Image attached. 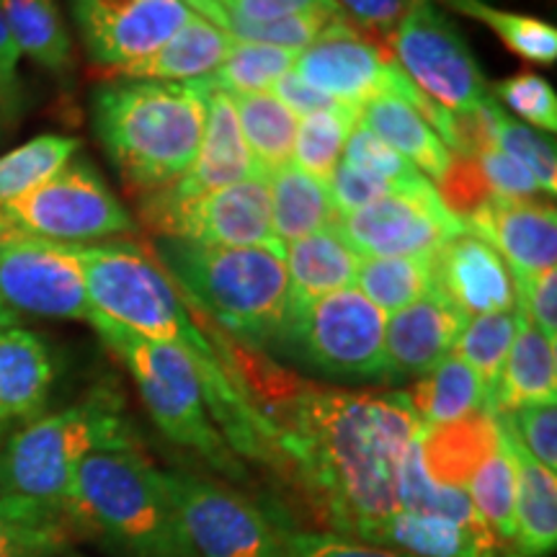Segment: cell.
Returning <instances> with one entry per match:
<instances>
[{
	"mask_svg": "<svg viewBox=\"0 0 557 557\" xmlns=\"http://www.w3.org/2000/svg\"><path fill=\"white\" fill-rule=\"evenodd\" d=\"M73 248L94 312L137 336L181 348L197 367L207 410L227 447L235 455L276 465L269 421L250 403L230 361L209 344L199 325H194L189 308L158 261L132 243Z\"/></svg>",
	"mask_w": 557,
	"mask_h": 557,
	"instance_id": "7a4b0ae2",
	"label": "cell"
},
{
	"mask_svg": "<svg viewBox=\"0 0 557 557\" xmlns=\"http://www.w3.org/2000/svg\"><path fill=\"white\" fill-rule=\"evenodd\" d=\"M139 218L158 238H181L201 246H261L276 240L271 227L269 173L197 197L171 189L139 194Z\"/></svg>",
	"mask_w": 557,
	"mask_h": 557,
	"instance_id": "30bf717a",
	"label": "cell"
},
{
	"mask_svg": "<svg viewBox=\"0 0 557 557\" xmlns=\"http://www.w3.org/2000/svg\"><path fill=\"white\" fill-rule=\"evenodd\" d=\"M429 3H434V0H429ZM442 3H447V0H442Z\"/></svg>",
	"mask_w": 557,
	"mask_h": 557,
	"instance_id": "6125c7cd",
	"label": "cell"
},
{
	"mask_svg": "<svg viewBox=\"0 0 557 557\" xmlns=\"http://www.w3.org/2000/svg\"><path fill=\"white\" fill-rule=\"evenodd\" d=\"M413 557H504L487 527H465L449 519L395 511L364 540Z\"/></svg>",
	"mask_w": 557,
	"mask_h": 557,
	"instance_id": "7402d4cb",
	"label": "cell"
},
{
	"mask_svg": "<svg viewBox=\"0 0 557 557\" xmlns=\"http://www.w3.org/2000/svg\"><path fill=\"white\" fill-rule=\"evenodd\" d=\"M271 189V227L282 246L308 238L318 230L333 227L336 207L325 181L299 171L297 165H284L269 173Z\"/></svg>",
	"mask_w": 557,
	"mask_h": 557,
	"instance_id": "f1b7e54d",
	"label": "cell"
},
{
	"mask_svg": "<svg viewBox=\"0 0 557 557\" xmlns=\"http://www.w3.org/2000/svg\"><path fill=\"white\" fill-rule=\"evenodd\" d=\"M88 323L127 367L156 426L173 444L197 451L218 472L243 478L238 455L227 447L209 416L205 389L191 359L181 348L137 336L99 312H90Z\"/></svg>",
	"mask_w": 557,
	"mask_h": 557,
	"instance_id": "52a82bcc",
	"label": "cell"
},
{
	"mask_svg": "<svg viewBox=\"0 0 557 557\" xmlns=\"http://www.w3.org/2000/svg\"><path fill=\"white\" fill-rule=\"evenodd\" d=\"M67 511L78 532L127 557H194L165 472L137 444L90 451L75 470Z\"/></svg>",
	"mask_w": 557,
	"mask_h": 557,
	"instance_id": "8992f818",
	"label": "cell"
},
{
	"mask_svg": "<svg viewBox=\"0 0 557 557\" xmlns=\"http://www.w3.org/2000/svg\"><path fill=\"white\" fill-rule=\"evenodd\" d=\"M96 65L127 70L148 60L197 13L181 0H67Z\"/></svg>",
	"mask_w": 557,
	"mask_h": 557,
	"instance_id": "2e32d148",
	"label": "cell"
},
{
	"mask_svg": "<svg viewBox=\"0 0 557 557\" xmlns=\"http://www.w3.org/2000/svg\"><path fill=\"white\" fill-rule=\"evenodd\" d=\"M233 37L214 26L212 21L191 16L173 37L165 41L156 54L122 70V78L129 81H165V83H189L201 81L225 62Z\"/></svg>",
	"mask_w": 557,
	"mask_h": 557,
	"instance_id": "484cf974",
	"label": "cell"
},
{
	"mask_svg": "<svg viewBox=\"0 0 557 557\" xmlns=\"http://www.w3.org/2000/svg\"><path fill=\"white\" fill-rule=\"evenodd\" d=\"M333 230L359 259L382 256H436L465 222L455 218L438 197L436 186L389 194L357 212L338 214Z\"/></svg>",
	"mask_w": 557,
	"mask_h": 557,
	"instance_id": "5bb4252c",
	"label": "cell"
},
{
	"mask_svg": "<svg viewBox=\"0 0 557 557\" xmlns=\"http://www.w3.org/2000/svg\"><path fill=\"white\" fill-rule=\"evenodd\" d=\"M16 323V312L13 310H9L5 308V305H0V331H5V329H11V325Z\"/></svg>",
	"mask_w": 557,
	"mask_h": 557,
	"instance_id": "9f6ffc18",
	"label": "cell"
},
{
	"mask_svg": "<svg viewBox=\"0 0 557 557\" xmlns=\"http://www.w3.org/2000/svg\"><path fill=\"white\" fill-rule=\"evenodd\" d=\"M436 287L465 318L517 308L513 276L483 238L465 230L436 253Z\"/></svg>",
	"mask_w": 557,
	"mask_h": 557,
	"instance_id": "d6986e66",
	"label": "cell"
},
{
	"mask_svg": "<svg viewBox=\"0 0 557 557\" xmlns=\"http://www.w3.org/2000/svg\"><path fill=\"white\" fill-rule=\"evenodd\" d=\"M5 227H9V225H5V220H3V214H0V233H3V230Z\"/></svg>",
	"mask_w": 557,
	"mask_h": 557,
	"instance_id": "680465c9",
	"label": "cell"
},
{
	"mask_svg": "<svg viewBox=\"0 0 557 557\" xmlns=\"http://www.w3.org/2000/svg\"><path fill=\"white\" fill-rule=\"evenodd\" d=\"M0 214L18 233L65 246H96L137 230V220L86 158H73L39 189L0 207Z\"/></svg>",
	"mask_w": 557,
	"mask_h": 557,
	"instance_id": "9c48e42d",
	"label": "cell"
},
{
	"mask_svg": "<svg viewBox=\"0 0 557 557\" xmlns=\"http://www.w3.org/2000/svg\"><path fill=\"white\" fill-rule=\"evenodd\" d=\"M45 557H83V555H78V553H73V549H67V547H62V549H54V553H50V555H45Z\"/></svg>",
	"mask_w": 557,
	"mask_h": 557,
	"instance_id": "6f0895ef",
	"label": "cell"
},
{
	"mask_svg": "<svg viewBox=\"0 0 557 557\" xmlns=\"http://www.w3.org/2000/svg\"><path fill=\"white\" fill-rule=\"evenodd\" d=\"M557 398V351L555 341L534 329L519 312V329L511 351L500 369L496 389L491 395V413H513V410L555 403Z\"/></svg>",
	"mask_w": 557,
	"mask_h": 557,
	"instance_id": "cb8c5ba5",
	"label": "cell"
},
{
	"mask_svg": "<svg viewBox=\"0 0 557 557\" xmlns=\"http://www.w3.org/2000/svg\"><path fill=\"white\" fill-rule=\"evenodd\" d=\"M418 0H336L338 11L351 21L372 45L389 54V39L400 21L408 16Z\"/></svg>",
	"mask_w": 557,
	"mask_h": 557,
	"instance_id": "7dc6e473",
	"label": "cell"
},
{
	"mask_svg": "<svg viewBox=\"0 0 557 557\" xmlns=\"http://www.w3.org/2000/svg\"><path fill=\"white\" fill-rule=\"evenodd\" d=\"M462 222L508 261L511 276H534L557 267V214L547 201L491 199Z\"/></svg>",
	"mask_w": 557,
	"mask_h": 557,
	"instance_id": "e0dca14e",
	"label": "cell"
},
{
	"mask_svg": "<svg viewBox=\"0 0 557 557\" xmlns=\"http://www.w3.org/2000/svg\"><path fill=\"white\" fill-rule=\"evenodd\" d=\"M498 444L496 413L475 410V413L418 431V455L423 470L438 485L468 491L472 475L491 457Z\"/></svg>",
	"mask_w": 557,
	"mask_h": 557,
	"instance_id": "44dd1931",
	"label": "cell"
},
{
	"mask_svg": "<svg viewBox=\"0 0 557 557\" xmlns=\"http://www.w3.org/2000/svg\"><path fill=\"white\" fill-rule=\"evenodd\" d=\"M256 408L271 426L278 468H289L333 532L364 542L398 511V472L421 431L403 389L263 385Z\"/></svg>",
	"mask_w": 557,
	"mask_h": 557,
	"instance_id": "6da1fadb",
	"label": "cell"
},
{
	"mask_svg": "<svg viewBox=\"0 0 557 557\" xmlns=\"http://www.w3.org/2000/svg\"><path fill=\"white\" fill-rule=\"evenodd\" d=\"M52 382L54 361L37 333L16 325L0 331V426L37 416Z\"/></svg>",
	"mask_w": 557,
	"mask_h": 557,
	"instance_id": "603a6c76",
	"label": "cell"
},
{
	"mask_svg": "<svg viewBox=\"0 0 557 557\" xmlns=\"http://www.w3.org/2000/svg\"><path fill=\"white\" fill-rule=\"evenodd\" d=\"M0 305L41 318L88 320L94 308L75 248L5 227L0 233Z\"/></svg>",
	"mask_w": 557,
	"mask_h": 557,
	"instance_id": "4fadbf2b",
	"label": "cell"
},
{
	"mask_svg": "<svg viewBox=\"0 0 557 557\" xmlns=\"http://www.w3.org/2000/svg\"><path fill=\"white\" fill-rule=\"evenodd\" d=\"M158 267L197 308L238 344L269 348L287 312V246H201L181 238L156 240Z\"/></svg>",
	"mask_w": 557,
	"mask_h": 557,
	"instance_id": "277c9868",
	"label": "cell"
},
{
	"mask_svg": "<svg viewBox=\"0 0 557 557\" xmlns=\"http://www.w3.org/2000/svg\"><path fill=\"white\" fill-rule=\"evenodd\" d=\"M207 122L205 83L120 78L90 94V124L129 191L176 184L197 158Z\"/></svg>",
	"mask_w": 557,
	"mask_h": 557,
	"instance_id": "3957f363",
	"label": "cell"
},
{
	"mask_svg": "<svg viewBox=\"0 0 557 557\" xmlns=\"http://www.w3.org/2000/svg\"><path fill=\"white\" fill-rule=\"evenodd\" d=\"M292 73L329 99L357 109L380 94L400 96L408 103L418 94L395 60L361 37L344 13L331 18L320 37L297 54Z\"/></svg>",
	"mask_w": 557,
	"mask_h": 557,
	"instance_id": "9a60e30c",
	"label": "cell"
},
{
	"mask_svg": "<svg viewBox=\"0 0 557 557\" xmlns=\"http://www.w3.org/2000/svg\"><path fill=\"white\" fill-rule=\"evenodd\" d=\"M297 54L299 52L284 50V47L235 39L225 62L209 75V83L225 90L227 96L263 94V90H271L282 75L292 73Z\"/></svg>",
	"mask_w": 557,
	"mask_h": 557,
	"instance_id": "ab89813d",
	"label": "cell"
},
{
	"mask_svg": "<svg viewBox=\"0 0 557 557\" xmlns=\"http://www.w3.org/2000/svg\"><path fill=\"white\" fill-rule=\"evenodd\" d=\"M508 434H511V429H508ZM511 447L513 462H517V508H513V513H517V540H513L511 557H549L557 547L555 472L542 468L513 434Z\"/></svg>",
	"mask_w": 557,
	"mask_h": 557,
	"instance_id": "4316f807",
	"label": "cell"
},
{
	"mask_svg": "<svg viewBox=\"0 0 557 557\" xmlns=\"http://www.w3.org/2000/svg\"><path fill=\"white\" fill-rule=\"evenodd\" d=\"M3 431H5V429H3V426H0V444H3Z\"/></svg>",
	"mask_w": 557,
	"mask_h": 557,
	"instance_id": "91938a15",
	"label": "cell"
},
{
	"mask_svg": "<svg viewBox=\"0 0 557 557\" xmlns=\"http://www.w3.org/2000/svg\"><path fill=\"white\" fill-rule=\"evenodd\" d=\"M220 3H227V0H220Z\"/></svg>",
	"mask_w": 557,
	"mask_h": 557,
	"instance_id": "be15d7a7",
	"label": "cell"
},
{
	"mask_svg": "<svg viewBox=\"0 0 557 557\" xmlns=\"http://www.w3.org/2000/svg\"><path fill=\"white\" fill-rule=\"evenodd\" d=\"M341 160L357 165L361 171L374 173V176L395 181V184H418V181H423V173L410 160L395 152L387 143H382L377 135H372L361 124H357L348 135Z\"/></svg>",
	"mask_w": 557,
	"mask_h": 557,
	"instance_id": "f6af8a7d",
	"label": "cell"
},
{
	"mask_svg": "<svg viewBox=\"0 0 557 557\" xmlns=\"http://www.w3.org/2000/svg\"><path fill=\"white\" fill-rule=\"evenodd\" d=\"M500 416V413H498ZM506 423L517 442L532 455L542 468L557 470V406L537 403L506 413Z\"/></svg>",
	"mask_w": 557,
	"mask_h": 557,
	"instance_id": "bcb514c9",
	"label": "cell"
},
{
	"mask_svg": "<svg viewBox=\"0 0 557 557\" xmlns=\"http://www.w3.org/2000/svg\"><path fill=\"white\" fill-rule=\"evenodd\" d=\"M357 124L359 109L341 101L302 116L297 122L295 150H292L295 163L292 165L329 184L333 171L341 163V156H344L346 139Z\"/></svg>",
	"mask_w": 557,
	"mask_h": 557,
	"instance_id": "e575fe53",
	"label": "cell"
},
{
	"mask_svg": "<svg viewBox=\"0 0 557 557\" xmlns=\"http://www.w3.org/2000/svg\"><path fill=\"white\" fill-rule=\"evenodd\" d=\"M75 529L65 521H50L0 504V557H45L67 547Z\"/></svg>",
	"mask_w": 557,
	"mask_h": 557,
	"instance_id": "60d3db41",
	"label": "cell"
},
{
	"mask_svg": "<svg viewBox=\"0 0 557 557\" xmlns=\"http://www.w3.org/2000/svg\"><path fill=\"white\" fill-rule=\"evenodd\" d=\"M496 103L524 120V124L542 132L557 129V96L555 88L537 73H517L513 78L500 81L496 86Z\"/></svg>",
	"mask_w": 557,
	"mask_h": 557,
	"instance_id": "7bdbcfd3",
	"label": "cell"
},
{
	"mask_svg": "<svg viewBox=\"0 0 557 557\" xmlns=\"http://www.w3.org/2000/svg\"><path fill=\"white\" fill-rule=\"evenodd\" d=\"M271 94H274L276 99L282 101L295 116H308V114H312V111L329 109V107H333V103H338V101L329 99V96L320 94V90L310 88L308 83L299 81L295 73L282 75V78L271 86Z\"/></svg>",
	"mask_w": 557,
	"mask_h": 557,
	"instance_id": "f5cc1de1",
	"label": "cell"
},
{
	"mask_svg": "<svg viewBox=\"0 0 557 557\" xmlns=\"http://www.w3.org/2000/svg\"><path fill=\"white\" fill-rule=\"evenodd\" d=\"M0 11L21 54L52 73H65L73 41L58 0H0Z\"/></svg>",
	"mask_w": 557,
	"mask_h": 557,
	"instance_id": "1f68e13d",
	"label": "cell"
},
{
	"mask_svg": "<svg viewBox=\"0 0 557 557\" xmlns=\"http://www.w3.org/2000/svg\"><path fill=\"white\" fill-rule=\"evenodd\" d=\"M398 508L408 513H421V517L449 519L465 527H485L475 506H472L468 491L438 485L426 475L421 455H418V434L410 442L398 472Z\"/></svg>",
	"mask_w": 557,
	"mask_h": 557,
	"instance_id": "74e56055",
	"label": "cell"
},
{
	"mask_svg": "<svg viewBox=\"0 0 557 557\" xmlns=\"http://www.w3.org/2000/svg\"><path fill=\"white\" fill-rule=\"evenodd\" d=\"M0 120H3V109H0Z\"/></svg>",
	"mask_w": 557,
	"mask_h": 557,
	"instance_id": "94428289",
	"label": "cell"
},
{
	"mask_svg": "<svg viewBox=\"0 0 557 557\" xmlns=\"http://www.w3.org/2000/svg\"><path fill=\"white\" fill-rule=\"evenodd\" d=\"M201 83H205L207 101L205 135H201L191 169L176 184H171V189L181 197L225 189V186L240 184L256 173H263L250 156L233 99L225 90L214 88L209 78H201Z\"/></svg>",
	"mask_w": 557,
	"mask_h": 557,
	"instance_id": "ffe728a7",
	"label": "cell"
},
{
	"mask_svg": "<svg viewBox=\"0 0 557 557\" xmlns=\"http://www.w3.org/2000/svg\"><path fill=\"white\" fill-rule=\"evenodd\" d=\"M421 429L444 426L459 418L487 410V393L483 380L472 369L449 354L429 374L418 377L410 389H403Z\"/></svg>",
	"mask_w": 557,
	"mask_h": 557,
	"instance_id": "f546056e",
	"label": "cell"
},
{
	"mask_svg": "<svg viewBox=\"0 0 557 557\" xmlns=\"http://www.w3.org/2000/svg\"><path fill=\"white\" fill-rule=\"evenodd\" d=\"M359 124L395 152L410 160L431 181H442L451 163V152L434 127L400 96L380 94L359 107Z\"/></svg>",
	"mask_w": 557,
	"mask_h": 557,
	"instance_id": "d4e9b609",
	"label": "cell"
},
{
	"mask_svg": "<svg viewBox=\"0 0 557 557\" xmlns=\"http://www.w3.org/2000/svg\"><path fill=\"white\" fill-rule=\"evenodd\" d=\"M181 3L189 5V11L197 13V16L212 21L222 32L227 29V11L220 0H181Z\"/></svg>",
	"mask_w": 557,
	"mask_h": 557,
	"instance_id": "11a10c76",
	"label": "cell"
},
{
	"mask_svg": "<svg viewBox=\"0 0 557 557\" xmlns=\"http://www.w3.org/2000/svg\"><path fill=\"white\" fill-rule=\"evenodd\" d=\"M227 13L233 16L267 24V21H278L289 16H305V13H341L336 0H227Z\"/></svg>",
	"mask_w": 557,
	"mask_h": 557,
	"instance_id": "816d5d0a",
	"label": "cell"
},
{
	"mask_svg": "<svg viewBox=\"0 0 557 557\" xmlns=\"http://www.w3.org/2000/svg\"><path fill=\"white\" fill-rule=\"evenodd\" d=\"M517 310L549 341L557 338V271L534 276H513Z\"/></svg>",
	"mask_w": 557,
	"mask_h": 557,
	"instance_id": "681fc988",
	"label": "cell"
},
{
	"mask_svg": "<svg viewBox=\"0 0 557 557\" xmlns=\"http://www.w3.org/2000/svg\"><path fill=\"white\" fill-rule=\"evenodd\" d=\"M431 181L423 178L418 184H395V181H387L382 176H374V173L361 171L357 165L341 160L329 178V189L333 207H336V214H348L357 212V209L372 205L382 197H389V194H403V191H416L429 186Z\"/></svg>",
	"mask_w": 557,
	"mask_h": 557,
	"instance_id": "ee69618b",
	"label": "cell"
},
{
	"mask_svg": "<svg viewBox=\"0 0 557 557\" xmlns=\"http://www.w3.org/2000/svg\"><path fill=\"white\" fill-rule=\"evenodd\" d=\"M472 158H475L480 176H483L493 199H534L545 194L532 171L524 169L517 158H511L504 150L491 148Z\"/></svg>",
	"mask_w": 557,
	"mask_h": 557,
	"instance_id": "c3c4849f",
	"label": "cell"
},
{
	"mask_svg": "<svg viewBox=\"0 0 557 557\" xmlns=\"http://www.w3.org/2000/svg\"><path fill=\"white\" fill-rule=\"evenodd\" d=\"M238 111V122L246 145L263 173H274L292 163L297 116L276 99L271 90L263 94L230 96Z\"/></svg>",
	"mask_w": 557,
	"mask_h": 557,
	"instance_id": "d6a6232c",
	"label": "cell"
},
{
	"mask_svg": "<svg viewBox=\"0 0 557 557\" xmlns=\"http://www.w3.org/2000/svg\"><path fill=\"white\" fill-rule=\"evenodd\" d=\"M18 47L0 11V109L11 114L18 103Z\"/></svg>",
	"mask_w": 557,
	"mask_h": 557,
	"instance_id": "db71d44e",
	"label": "cell"
},
{
	"mask_svg": "<svg viewBox=\"0 0 557 557\" xmlns=\"http://www.w3.org/2000/svg\"><path fill=\"white\" fill-rule=\"evenodd\" d=\"M447 9L480 21L513 54L534 65H555L557 60V29L547 21L529 13H513L491 5L487 0H447Z\"/></svg>",
	"mask_w": 557,
	"mask_h": 557,
	"instance_id": "d590c367",
	"label": "cell"
},
{
	"mask_svg": "<svg viewBox=\"0 0 557 557\" xmlns=\"http://www.w3.org/2000/svg\"><path fill=\"white\" fill-rule=\"evenodd\" d=\"M468 318L442 289L434 287L408 308L389 312L385 323V354L389 380H418L444 361L457 344Z\"/></svg>",
	"mask_w": 557,
	"mask_h": 557,
	"instance_id": "ac0fdd59",
	"label": "cell"
},
{
	"mask_svg": "<svg viewBox=\"0 0 557 557\" xmlns=\"http://www.w3.org/2000/svg\"><path fill=\"white\" fill-rule=\"evenodd\" d=\"M359 256L346 246L333 227L318 230L287 246V305H302L333 292L354 287Z\"/></svg>",
	"mask_w": 557,
	"mask_h": 557,
	"instance_id": "83f0119b",
	"label": "cell"
},
{
	"mask_svg": "<svg viewBox=\"0 0 557 557\" xmlns=\"http://www.w3.org/2000/svg\"><path fill=\"white\" fill-rule=\"evenodd\" d=\"M389 58L403 75L447 111H472L487 99L485 78L455 21L418 0L389 39Z\"/></svg>",
	"mask_w": 557,
	"mask_h": 557,
	"instance_id": "8fae6325",
	"label": "cell"
},
{
	"mask_svg": "<svg viewBox=\"0 0 557 557\" xmlns=\"http://www.w3.org/2000/svg\"><path fill=\"white\" fill-rule=\"evenodd\" d=\"M496 145L498 150L508 152L511 158H517L524 169L532 171V176L537 178L542 191L555 197L557 189V156H555V143L542 132L532 129L524 122L511 120L504 109L496 111Z\"/></svg>",
	"mask_w": 557,
	"mask_h": 557,
	"instance_id": "b9f144b4",
	"label": "cell"
},
{
	"mask_svg": "<svg viewBox=\"0 0 557 557\" xmlns=\"http://www.w3.org/2000/svg\"><path fill=\"white\" fill-rule=\"evenodd\" d=\"M498 444L491 457L480 465L468 485V496L475 506L478 517L491 529L493 540L504 549V557H511L513 540H517V462H513L511 434L506 421L496 413Z\"/></svg>",
	"mask_w": 557,
	"mask_h": 557,
	"instance_id": "4dcf8cb0",
	"label": "cell"
},
{
	"mask_svg": "<svg viewBox=\"0 0 557 557\" xmlns=\"http://www.w3.org/2000/svg\"><path fill=\"white\" fill-rule=\"evenodd\" d=\"M129 444L137 442L122 398L94 389L75 406L32 421L0 447V504L73 524L67 498L78 465L90 451Z\"/></svg>",
	"mask_w": 557,
	"mask_h": 557,
	"instance_id": "5b68a950",
	"label": "cell"
},
{
	"mask_svg": "<svg viewBox=\"0 0 557 557\" xmlns=\"http://www.w3.org/2000/svg\"><path fill=\"white\" fill-rule=\"evenodd\" d=\"M194 557H287L284 534L253 500L214 480L165 472Z\"/></svg>",
	"mask_w": 557,
	"mask_h": 557,
	"instance_id": "7c38bea8",
	"label": "cell"
},
{
	"mask_svg": "<svg viewBox=\"0 0 557 557\" xmlns=\"http://www.w3.org/2000/svg\"><path fill=\"white\" fill-rule=\"evenodd\" d=\"M78 150L81 143L75 137L39 135L0 156V207L47 184L54 173L65 169Z\"/></svg>",
	"mask_w": 557,
	"mask_h": 557,
	"instance_id": "8d00e7d4",
	"label": "cell"
},
{
	"mask_svg": "<svg viewBox=\"0 0 557 557\" xmlns=\"http://www.w3.org/2000/svg\"><path fill=\"white\" fill-rule=\"evenodd\" d=\"M519 329V310L491 312V315L468 318L462 333L457 336V344L451 348L457 359H462L472 372L483 380L487 393V410H491V395L496 389L500 369L511 351L513 338Z\"/></svg>",
	"mask_w": 557,
	"mask_h": 557,
	"instance_id": "f35d334b",
	"label": "cell"
},
{
	"mask_svg": "<svg viewBox=\"0 0 557 557\" xmlns=\"http://www.w3.org/2000/svg\"><path fill=\"white\" fill-rule=\"evenodd\" d=\"M385 323V312L357 287H348L312 302L287 305L282 329L269 348L323 377L393 385Z\"/></svg>",
	"mask_w": 557,
	"mask_h": 557,
	"instance_id": "ba28073f",
	"label": "cell"
},
{
	"mask_svg": "<svg viewBox=\"0 0 557 557\" xmlns=\"http://www.w3.org/2000/svg\"><path fill=\"white\" fill-rule=\"evenodd\" d=\"M436 256H382L361 259L357 289L385 315L408 308L410 302L436 287Z\"/></svg>",
	"mask_w": 557,
	"mask_h": 557,
	"instance_id": "836d02e7",
	"label": "cell"
},
{
	"mask_svg": "<svg viewBox=\"0 0 557 557\" xmlns=\"http://www.w3.org/2000/svg\"><path fill=\"white\" fill-rule=\"evenodd\" d=\"M284 553H287V557H413L398 553V549L344 537V534L336 532L284 534Z\"/></svg>",
	"mask_w": 557,
	"mask_h": 557,
	"instance_id": "f907efd6",
	"label": "cell"
}]
</instances>
